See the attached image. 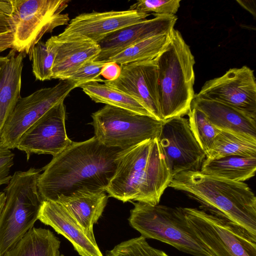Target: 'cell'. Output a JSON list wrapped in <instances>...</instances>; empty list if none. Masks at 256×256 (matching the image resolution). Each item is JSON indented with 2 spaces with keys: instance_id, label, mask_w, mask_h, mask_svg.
Wrapping results in <instances>:
<instances>
[{
  "instance_id": "6da1fadb",
  "label": "cell",
  "mask_w": 256,
  "mask_h": 256,
  "mask_svg": "<svg viewBox=\"0 0 256 256\" xmlns=\"http://www.w3.org/2000/svg\"><path fill=\"white\" fill-rule=\"evenodd\" d=\"M124 150L107 146L94 136L72 142L42 168L37 186L42 201H56L60 196L80 191L106 192Z\"/></svg>"
},
{
  "instance_id": "7a4b0ae2",
  "label": "cell",
  "mask_w": 256,
  "mask_h": 256,
  "mask_svg": "<svg viewBox=\"0 0 256 256\" xmlns=\"http://www.w3.org/2000/svg\"><path fill=\"white\" fill-rule=\"evenodd\" d=\"M172 178L157 138L149 140L121 152L106 192L124 202L156 205Z\"/></svg>"
},
{
  "instance_id": "3957f363",
  "label": "cell",
  "mask_w": 256,
  "mask_h": 256,
  "mask_svg": "<svg viewBox=\"0 0 256 256\" xmlns=\"http://www.w3.org/2000/svg\"><path fill=\"white\" fill-rule=\"evenodd\" d=\"M168 187L196 200L200 210L229 220L256 236V196L246 183L200 171H185L173 176Z\"/></svg>"
},
{
  "instance_id": "277c9868",
  "label": "cell",
  "mask_w": 256,
  "mask_h": 256,
  "mask_svg": "<svg viewBox=\"0 0 256 256\" xmlns=\"http://www.w3.org/2000/svg\"><path fill=\"white\" fill-rule=\"evenodd\" d=\"M155 60L162 120L188 114L195 94V60L178 30H171L166 45Z\"/></svg>"
},
{
  "instance_id": "5b68a950",
  "label": "cell",
  "mask_w": 256,
  "mask_h": 256,
  "mask_svg": "<svg viewBox=\"0 0 256 256\" xmlns=\"http://www.w3.org/2000/svg\"><path fill=\"white\" fill-rule=\"evenodd\" d=\"M68 0H0V12L9 19L13 36L12 48L28 54L45 34L68 25L70 19L62 12Z\"/></svg>"
},
{
  "instance_id": "8992f818",
  "label": "cell",
  "mask_w": 256,
  "mask_h": 256,
  "mask_svg": "<svg viewBox=\"0 0 256 256\" xmlns=\"http://www.w3.org/2000/svg\"><path fill=\"white\" fill-rule=\"evenodd\" d=\"M42 170L16 171L4 189L6 201L0 216V256L18 242L38 220L42 200L37 182Z\"/></svg>"
},
{
  "instance_id": "52a82bcc",
  "label": "cell",
  "mask_w": 256,
  "mask_h": 256,
  "mask_svg": "<svg viewBox=\"0 0 256 256\" xmlns=\"http://www.w3.org/2000/svg\"><path fill=\"white\" fill-rule=\"evenodd\" d=\"M134 205L128 222L141 236L194 256H210L188 223L183 208L138 202Z\"/></svg>"
},
{
  "instance_id": "ba28073f",
  "label": "cell",
  "mask_w": 256,
  "mask_h": 256,
  "mask_svg": "<svg viewBox=\"0 0 256 256\" xmlns=\"http://www.w3.org/2000/svg\"><path fill=\"white\" fill-rule=\"evenodd\" d=\"M186 218L210 256H256V236L239 225L196 208H183Z\"/></svg>"
},
{
  "instance_id": "9c48e42d",
  "label": "cell",
  "mask_w": 256,
  "mask_h": 256,
  "mask_svg": "<svg viewBox=\"0 0 256 256\" xmlns=\"http://www.w3.org/2000/svg\"><path fill=\"white\" fill-rule=\"evenodd\" d=\"M92 117L94 136L107 146L124 150L156 138L164 122L108 104Z\"/></svg>"
},
{
  "instance_id": "30bf717a",
  "label": "cell",
  "mask_w": 256,
  "mask_h": 256,
  "mask_svg": "<svg viewBox=\"0 0 256 256\" xmlns=\"http://www.w3.org/2000/svg\"><path fill=\"white\" fill-rule=\"evenodd\" d=\"M76 84L60 80L54 86L39 89L21 97L7 120L0 136V144L13 149L22 135L46 112L64 100Z\"/></svg>"
},
{
  "instance_id": "8fae6325",
  "label": "cell",
  "mask_w": 256,
  "mask_h": 256,
  "mask_svg": "<svg viewBox=\"0 0 256 256\" xmlns=\"http://www.w3.org/2000/svg\"><path fill=\"white\" fill-rule=\"evenodd\" d=\"M157 140L172 176L182 172L200 170L206 154L188 118L177 116L164 120Z\"/></svg>"
},
{
  "instance_id": "7c38bea8",
  "label": "cell",
  "mask_w": 256,
  "mask_h": 256,
  "mask_svg": "<svg viewBox=\"0 0 256 256\" xmlns=\"http://www.w3.org/2000/svg\"><path fill=\"white\" fill-rule=\"evenodd\" d=\"M226 104L256 119V81L246 66L231 68L222 76L206 81L196 94Z\"/></svg>"
},
{
  "instance_id": "4fadbf2b",
  "label": "cell",
  "mask_w": 256,
  "mask_h": 256,
  "mask_svg": "<svg viewBox=\"0 0 256 256\" xmlns=\"http://www.w3.org/2000/svg\"><path fill=\"white\" fill-rule=\"evenodd\" d=\"M66 115V107L64 102H61L28 128L20 137L16 148L25 152L28 160L34 154L58 155L72 142L67 136Z\"/></svg>"
},
{
  "instance_id": "5bb4252c",
  "label": "cell",
  "mask_w": 256,
  "mask_h": 256,
  "mask_svg": "<svg viewBox=\"0 0 256 256\" xmlns=\"http://www.w3.org/2000/svg\"><path fill=\"white\" fill-rule=\"evenodd\" d=\"M115 80L103 82L136 99L158 120H163L159 102L158 65L154 60L120 65Z\"/></svg>"
},
{
  "instance_id": "9a60e30c",
  "label": "cell",
  "mask_w": 256,
  "mask_h": 256,
  "mask_svg": "<svg viewBox=\"0 0 256 256\" xmlns=\"http://www.w3.org/2000/svg\"><path fill=\"white\" fill-rule=\"evenodd\" d=\"M150 14L129 9L82 13L72 18L58 36L61 38H84L98 44L114 32L145 20Z\"/></svg>"
},
{
  "instance_id": "2e32d148",
  "label": "cell",
  "mask_w": 256,
  "mask_h": 256,
  "mask_svg": "<svg viewBox=\"0 0 256 256\" xmlns=\"http://www.w3.org/2000/svg\"><path fill=\"white\" fill-rule=\"evenodd\" d=\"M178 17L160 16L114 32L98 43L101 51L94 61L105 62L125 49L144 40L168 35L174 28Z\"/></svg>"
},
{
  "instance_id": "e0dca14e",
  "label": "cell",
  "mask_w": 256,
  "mask_h": 256,
  "mask_svg": "<svg viewBox=\"0 0 256 256\" xmlns=\"http://www.w3.org/2000/svg\"><path fill=\"white\" fill-rule=\"evenodd\" d=\"M38 220L65 237L80 256H103L94 234H90L80 226L60 204L43 200Z\"/></svg>"
},
{
  "instance_id": "ac0fdd59",
  "label": "cell",
  "mask_w": 256,
  "mask_h": 256,
  "mask_svg": "<svg viewBox=\"0 0 256 256\" xmlns=\"http://www.w3.org/2000/svg\"><path fill=\"white\" fill-rule=\"evenodd\" d=\"M56 53L52 68V78L64 80L84 64L94 60L101 50L100 46L84 38H61L52 36Z\"/></svg>"
},
{
  "instance_id": "d6986e66",
  "label": "cell",
  "mask_w": 256,
  "mask_h": 256,
  "mask_svg": "<svg viewBox=\"0 0 256 256\" xmlns=\"http://www.w3.org/2000/svg\"><path fill=\"white\" fill-rule=\"evenodd\" d=\"M191 107L202 111L220 130L246 134L256 138V119L242 111L219 102L202 98L196 94Z\"/></svg>"
},
{
  "instance_id": "ffe728a7",
  "label": "cell",
  "mask_w": 256,
  "mask_h": 256,
  "mask_svg": "<svg viewBox=\"0 0 256 256\" xmlns=\"http://www.w3.org/2000/svg\"><path fill=\"white\" fill-rule=\"evenodd\" d=\"M26 56L12 49L6 56H0V136L21 98L22 74Z\"/></svg>"
},
{
  "instance_id": "44dd1931",
  "label": "cell",
  "mask_w": 256,
  "mask_h": 256,
  "mask_svg": "<svg viewBox=\"0 0 256 256\" xmlns=\"http://www.w3.org/2000/svg\"><path fill=\"white\" fill-rule=\"evenodd\" d=\"M106 192H76L69 196H60L56 201L62 204L86 232L94 234L93 226L102 216L108 196Z\"/></svg>"
},
{
  "instance_id": "7402d4cb",
  "label": "cell",
  "mask_w": 256,
  "mask_h": 256,
  "mask_svg": "<svg viewBox=\"0 0 256 256\" xmlns=\"http://www.w3.org/2000/svg\"><path fill=\"white\" fill-rule=\"evenodd\" d=\"M256 158L230 156L204 161L200 172L206 175L244 182L255 175Z\"/></svg>"
},
{
  "instance_id": "603a6c76",
  "label": "cell",
  "mask_w": 256,
  "mask_h": 256,
  "mask_svg": "<svg viewBox=\"0 0 256 256\" xmlns=\"http://www.w3.org/2000/svg\"><path fill=\"white\" fill-rule=\"evenodd\" d=\"M60 244L50 230L32 227L2 256H64Z\"/></svg>"
},
{
  "instance_id": "cb8c5ba5",
  "label": "cell",
  "mask_w": 256,
  "mask_h": 256,
  "mask_svg": "<svg viewBox=\"0 0 256 256\" xmlns=\"http://www.w3.org/2000/svg\"><path fill=\"white\" fill-rule=\"evenodd\" d=\"M230 156L256 158V138L234 132L220 130L215 137L207 160Z\"/></svg>"
},
{
  "instance_id": "d4e9b609",
  "label": "cell",
  "mask_w": 256,
  "mask_h": 256,
  "mask_svg": "<svg viewBox=\"0 0 256 256\" xmlns=\"http://www.w3.org/2000/svg\"><path fill=\"white\" fill-rule=\"evenodd\" d=\"M79 87L96 102L102 103L138 114L152 116L136 99L104 83L101 84L98 82H92L83 84Z\"/></svg>"
},
{
  "instance_id": "484cf974",
  "label": "cell",
  "mask_w": 256,
  "mask_h": 256,
  "mask_svg": "<svg viewBox=\"0 0 256 256\" xmlns=\"http://www.w3.org/2000/svg\"><path fill=\"white\" fill-rule=\"evenodd\" d=\"M168 35H160L144 40L122 50L105 62L119 65L154 60L166 45Z\"/></svg>"
},
{
  "instance_id": "4316f807",
  "label": "cell",
  "mask_w": 256,
  "mask_h": 256,
  "mask_svg": "<svg viewBox=\"0 0 256 256\" xmlns=\"http://www.w3.org/2000/svg\"><path fill=\"white\" fill-rule=\"evenodd\" d=\"M56 49L52 36L46 42L40 41L34 46L30 60L32 72L36 80L44 81L52 79V68Z\"/></svg>"
},
{
  "instance_id": "83f0119b",
  "label": "cell",
  "mask_w": 256,
  "mask_h": 256,
  "mask_svg": "<svg viewBox=\"0 0 256 256\" xmlns=\"http://www.w3.org/2000/svg\"><path fill=\"white\" fill-rule=\"evenodd\" d=\"M190 128L206 154L210 150L215 137L220 131L196 108L191 107L188 114Z\"/></svg>"
},
{
  "instance_id": "f1b7e54d",
  "label": "cell",
  "mask_w": 256,
  "mask_h": 256,
  "mask_svg": "<svg viewBox=\"0 0 256 256\" xmlns=\"http://www.w3.org/2000/svg\"><path fill=\"white\" fill-rule=\"evenodd\" d=\"M106 254V256H170L151 246L142 236L122 242Z\"/></svg>"
},
{
  "instance_id": "f546056e",
  "label": "cell",
  "mask_w": 256,
  "mask_h": 256,
  "mask_svg": "<svg viewBox=\"0 0 256 256\" xmlns=\"http://www.w3.org/2000/svg\"><path fill=\"white\" fill-rule=\"evenodd\" d=\"M180 0H140L130 6L129 10L150 13L154 16H174L180 7Z\"/></svg>"
},
{
  "instance_id": "4dcf8cb0",
  "label": "cell",
  "mask_w": 256,
  "mask_h": 256,
  "mask_svg": "<svg viewBox=\"0 0 256 256\" xmlns=\"http://www.w3.org/2000/svg\"><path fill=\"white\" fill-rule=\"evenodd\" d=\"M106 62L91 61L78 68L64 80L74 82L76 86L92 82H103L100 78L102 70Z\"/></svg>"
},
{
  "instance_id": "1f68e13d",
  "label": "cell",
  "mask_w": 256,
  "mask_h": 256,
  "mask_svg": "<svg viewBox=\"0 0 256 256\" xmlns=\"http://www.w3.org/2000/svg\"><path fill=\"white\" fill-rule=\"evenodd\" d=\"M14 156L10 149L0 144V186L10 182L12 176L10 170L14 165Z\"/></svg>"
},
{
  "instance_id": "d6a6232c",
  "label": "cell",
  "mask_w": 256,
  "mask_h": 256,
  "mask_svg": "<svg viewBox=\"0 0 256 256\" xmlns=\"http://www.w3.org/2000/svg\"><path fill=\"white\" fill-rule=\"evenodd\" d=\"M13 36L8 18L0 12V52L12 48Z\"/></svg>"
},
{
  "instance_id": "836d02e7",
  "label": "cell",
  "mask_w": 256,
  "mask_h": 256,
  "mask_svg": "<svg viewBox=\"0 0 256 256\" xmlns=\"http://www.w3.org/2000/svg\"><path fill=\"white\" fill-rule=\"evenodd\" d=\"M120 66L114 62H106L102 70L101 76L106 80L112 81L116 80L120 73Z\"/></svg>"
},
{
  "instance_id": "e575fe53",
  "label": "cell",
  "mask_w": 256,
  "mask_h": 256,
  "mask_svg": "<svg viewBox=\"0 0 256 256\" xmlns=\"http://www.w3.org/2000/svg\"><path fill=\"white\" fill-rule=\"evenodd\" d=\"M236 2L244 8L250 13L254 17H256L255 0H236Z\"/></svg>"
},
{
  "instance_id": "d590c367",
  "label": "cell",
  "mask_w": 256,
  "mask_h": 256,
  "mask_svg": "<svg viewBox=\"0 0 256 256\" xmlns=\"http://www.w3.org/2000/svg\"><path fill=\"white\" fill-rule=\"evenodd\" d=\"M6 201V196L4 192H0V216L4 208Z\"/></svg>"
}]
</instances>
